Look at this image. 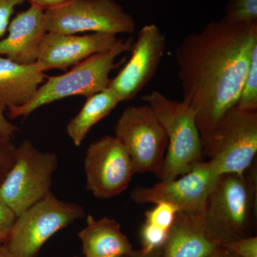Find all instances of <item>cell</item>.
Returning a JSON list of instances; mask_svg holds the SVG:
<instances>
[{"label":"cell","mask_w":257,"mask_h":257,"mask_svg":"<svg viewBox=\"0 0 257 257\" xmlns=\"http://www.w3.org/2000/svg\"><path fill=\"white\" fill-rule=\"evenodd\" d=\"M256 45L257 24L220 20L189 34L176 48L182 100L195 111L202 140L237 105Z\"/></svg>","instance_id":"6da1fadb"},{"label":"cell","mask_w":257,"mask_h":257,"mask_svg":"<svg viewBox=\"0 0 257 257\" xmlns=\"http://www.w3.org/2000/svg\"><path fill=\"white\" fill-rule=\"evenodd\" d=\"M250 172L221 174L206 198L199 220L219 246L253 235L256 171Z\"/></svg>","instance_id":"7a4b0ae2"},{"label":"cell","mask_w":257,"mask_h":257,"mask_svg":"<svg viewBox=\"0 0 257 257\" xmlns=\"http://www.w3.org/2000/svg\"><path fill=\"white\" fill-rule=\"evenodd\" d=\"M135 38L118 40L110 50L96 54L79 62L69 72L61 75L47 77L45 84L38 88L33 98L25 105L9 108L11 119L29 116L39 108L64 98L76 95L87 96L102 92L109 86V74L119 64L118 56L131 51Z\"/></svg>","instance_id":"3957f363"},{"label":"cell","mask_w":257,"mask_h":257,"mask_svg":"<svg viewBox=\"0 0 257 257\" xmlns=\"http://www.w3.org/2000/svg\"><path fill=\"white\" fill-rule=\"evenodd\" d=\"M142 99L151 107L168 138L165 162L157 175L159 179L177 178L188 173L196 164L204 160L195 111L187 102L172 100L159 91L145 94Z\"/></svg>","instance_id":"277c9868"},{"label":"cell","mask_w":257,"mask_h":257,"mask_svg":"<svg viewBox=\"0 0 257 257\" xmlns=\"http://www.w3.org/2000/svg\"><path fill=\"white\" fill-rule=\"evenodd\" d=\"M202 153L220 175H243L256 156L257 110L228 111L202 140Z\"/></svg>","instance_id":"5b68a950"},{"label":"cell","mask_w":257,"mask_h":257,"mask_svg":"<svg viewBox=\"0 0 257 257\" xmlns=\"http://www.w3.org/2000/svg\"><path fill=\"white\" fill-rule=\"evenodd\" d=\"M84 216L82 206L50 192L16 218L4 244L13 257H37L52 236Z\"/></svg>","instance_id":"8992f818"},{"label":"cell","mask_w":257,"mask_h":257,"mask_svg":"<svg viewBox=\"0 0 257 257\" xmlns=\"http://www.w3.org/2000/svg\"><path fill=\"white\" fill-rule=\"evenodd\" d=\"M58 157L42 152L29 140L17 147L15 161L0 187V197L17 217L51 192Z\"/></svg>","instance_id":"52a82bcc"},{"label":"cell","mask_w":257,"mask_h":257,"mask_svg":"<svg viewBox=\"0 0 257 257\" xmlns=\"http://www.w3.org/2000/svg\"><path fill=\"white\" fill-rule=\"evenodd\" d=\"M114 135L127 151L135 174L160 173L168 138L148 104L126 106L114 125Z\"/></svg>","instance_id":"ba28073f"},{"label":"cell","mask_w":257,"mask_h":257,"mask_svg":"<svg viewBox=\"0 0 257 257\" xmlns=\"http://www.w3.org/2000/svg\"><path fill=\"white\" fill-rule=\"evenodd\" d=\"M47 32L77 35L84 32L130 34L136 30L133 15L115 0H71L45 11Z\"/></svg>","instance_id":"9c48e42d"},{"label":"cell","mask_w":257,"mask_h":257,"mask_svg":"<svg viewBox=\"0 0 257 257\" xmlns=\"http://www.w3.org/2000/svg\"><path fill=\"white\" fill-rule=\"evenodd\" d=\"M86 188L94 197L109 199L127 189L135 175L126 149L116 137H102L88 147L84 160Z\"/></svg>","instance_id":"30bf717a"},{"label":"cell","mask_w":257,"mask_h":257,"mask_svg":"<svg viewBox=\"0 0 257 257\" xmlns=\"http://www.w3.org/2000/svg\"><path fill=\"white\" fill-rule=\"evenodd\" d=\"M220 175L214 162L202 160L188 173L172 180H161L152 187H139L130 193L137 204L171 203L199 219L209 191Z\"/></svg>","instance_id":"8fae6325"},{"label":"cell","mask_w":257,"mask_h":257,"mask_svg":"<svg viewBox=\"0 0 257 257\" xmlns=\"http://www.w3.org/2000/svg\"><path fill=\"white\" fill-rule=\"evenodd\" d=\"M165 48V35L155 24L145 25L138 32L131 58L107 87L120 102L134 99L147 87L156 74Z\"/></svg>","instance_id":"7c38bea8"},{"label":"cell","mask_w":257,"mask_h":257,"mask_svg":"<svg viewBox=\"0 0 257 257\" xmlns=\"http://www.w3.org/2000/svg\"><path fill=\"white\" fill-rule=\"evenodd\" d=\"M116 35L92 32L87 35H64L47 32L42 39L36 63L42 72L65 70L91 56L110 50Z\"/></svg>","instance_id":"4fadbf2b"},{"label":"cell","mask_w":257,"mask_h":257,"mask_svg":"<svg viewBox=\"0 0 257 257\" xmlns=\"http://www.w3.org/2000/svg\"><path fill=\"white\" fill-rule=\"evenodd\" d=\"M6 38L0 40V56L22 64L35 63L47 33L45 11L30 5L10 21Z\"/></svg>","instance_id":"5bb4252c"},{"label":"cell","mask_w":257,"mask_h":257,"mask_svg":"<svg viewBox=\"0 0 257 257\" xmlns=\"http://www.w3.org/2000/svg\"><path fill=\"white\" fill-rule=\"evenodd\" d=\"M220 246L209 237L199 218L179 211L162 250V257H210Z\"/></svg>","instance_id":"9a60e30c"},{"label":"cell","mask_w":257,"mask_h":257,"mask_svg":"<svg viewBox=\"0 0 257 257\" xmlns=\"http://www.w3.org/2000/svg\"><path fill=\"white\" fill-rule=\"evenodd\" d=\"M46 77L36 62L18 64L0 56V101L8 109L25 105Z\"/></svg>","instance_id":"2e32d148"},{"label":"cell","mask_w":257,"mask_h":257,"mask_svg":"<svg viewBox=\"0 0 257 257\" xmlns=\"http://www.w3.org/2000/svg\"><path fill=\"white\" fill-rule=\"evenodd\" d=\"M86 256H125L133 251V244L114 219H95L88 215L87 226L78 234Z\"/></svg>","instance_id":"e0dca14e"},{"label":"cell","mask_w":257,"mask_h":257,"mask_svg":"<svg viewBox=\"0 0 257 257\" xmlns=\"http://www.w3.org/2000/svg\"><path fill=\"white\" fill-rule=\"evenodd\" d=\"M119 103L118 98L108 88L87 96L81 110L67 126V135L74 145L80 146L91 128L107 116Z\"/></svg>","instance_id":"ac0fdd59"},{"label":"cell","mask_w":257,"mask_h":257,"mask_svg":"<svg viewBox=\"0 0 257 257\" xmlns=\"http://www.w3.org/2000/svg\"><path fill=\"white\" fill-rule=\"evenodd\" d=\"M236 106L246 110H257V45L251 52L249 66Z\"/></svg>","instance_id":"d6986e66"},{"label":"cell","mask_w":257,"mask_h":257,"mask_svg":"<svg viewBox=\"0 0 257 257\" xmlns=\"http://www.w3.org/2000/svg\"><path fill=\"white\" fill-rule=\"evenodd\" d=\"M221 20L230 24H257V0H229Z\"/></svg>","instance_id":"ffe728a7"},{"label":"cell","mask_w":257,"mask_h":257,"mask_svg":"<svg viewBox=\"0 0 257 257\" xmlns=\"http://www.w3.org/2000/svg\"><path fill=\"white\" fill-rule=\"evenodd\" d=\"M179 209L171 203L162 202L145 212V222L169 231Z\"/></svg>","instance_id":"44dd1931"},{"label":"cell","mask_w":257,"mask_h":257,"mask_svg":"<svg viewBox=\"0 0 257 257\" xmlns=\"http://www.w3.org/2000/svg\"><path fill=\"white\" fill-rule=\"evenodd\" d=\"M168 232L145 222L141 230V249L145 251L162 249Z\"/></svg>","instance_id":"7402d4cb"},{"label":"cell","mask_w":257,"mask_h":257,"mask_svg":"<svg viewBox=\"0 0 257 257\" xmlns=\"http://www.w3.org/2000/svg\"><path fill=\"white\" fill-rule=\"evenodd\" d=\"M220 247L239 257H257V236H247L223 243Z\"/></svg>","instance_id":"603a6c76"},{"label":"cell","mask_w":257,"mask_h":257,"mask_svg":"<svg viewBox=\"0 0 257 257\" xmlns=\"http://www.w3.org/2000/svg\"><path fill=\"white\" fill-rule=\"evenodd\" d=\"M16 149L12 140L0 138V187L14 163Z\"/></svg>","instance_id":"cb8c5ba5"},{"label":"cell","mask_w":257,"mask_h":257,"mask_svg":"<svg viewBox=\"0 0 257 257\" xmlns=\"http://www.w3.org/2000/svg\"><path fill=\"white\" fill-rule=\"evenodd\" d=\"M26 0H0V38L8 30L15 8Z\"/></svg>","instance_id":"d4e9b609"},{"label":"cell","mask_w":257,"mask_h":257,"mask_svg":"<svg viewBox=\"0 0 257 257\" xmlns=\"http://www.w3.org/2000/svg\"><path fill=\"white\" fill-rule=\"evenodd\" d=\"M17 216L0 197V235L9 234Z\"/></svg>","instance_id":"484cf974"},{"label":"cell","mask_w":257,"mask_h":257,"mask_svg":"<svg viewBox=\"0 0 257 257\" xmlns=\"http://www.w3.org/2000/svg\"><path fill=\"white\" fill-rule=\"evenodd\" d=\"M8 108L0 101V138L12 140L15 134L20 131L18 126L10 121L5 115V111Z\"/></svg>","instance_id":"4316f807"},{"label":"cell","mask_w":257,"mask_h":257,"mask_svg":"<svg viewBox=\"0 0 257 257\" xmlns=\"http://www.w3.org/2000/svg\"><path fill=\"white\" fill-rule=\"evenodd\" d=\"M26 1L29 2L30 5L36 6L43 11H46V10L54 9L67 4L71 0H26Z\"/></svg>","instance_id":"83f0119b"},{"label":"cell","mask_w":257,"mask_h":257,"mask_svg":"<svg viewBox=\"0 0 257 257\" xmlns=\"http://www.w3.org/2000/svg\"><path fill=\"white\" fill-rule=\"evenodd\" d=\"M162 250L157 249L152 251H145L143 250L134 249L131 253L124 257H162Z\"/></svg>","instance_id":"f1b7e54d"},{"label":"cell","mask_w":257,"mask_h":257,"mask_svg":"<svg viewBox=\"0 0 257 257\" xmlns=\"http://www.w3.org/2000/svg\"><path fill=\"white\" fill-rule=\"evenodd\" d=\"M0 257H13L5 244L0 246Z\"/></svg>","instance_id":"f546056e"},{"label":"cell","mask_w":257,"mask_h":257,"mask_svg":"<svg viewBox=\"0 0 257 257\" xmlns=\"http://www.w3.org/2000/svg\"><path fill=\"white\" fill-rule=\"evenodd\" d=\"M226 250L224 249V248H220L210 257H225L226 256Z\"/></svg>","instance_id":"4dcf8cb0"},{"label":"cell","mask_w":257,"mask_h":257,"mask_svg":"<svg viewBox=\"0 0 257 257\" xmlns=\"http://www.w3.org/2000/svg\"><path fill=\"white\" fill-rule=\"evenodd\" d=\"M8 235H0V246L4 244L7 238H8Z\"/></svg>","instance_id":"1f68e13d"},{"label":"cell","mask_w":257,"mask_h":257,"mask_svg":"<svg viewBox=\"0 0 257 257\" xmlns=\"http://www.w3.org/2000/svg\"><path fill=\"white\" fill-rule=\"evenodd\" d=\"M225 257H239L237 255L234 254V253H230L229 251H226V256Z\"/></svg>","instance_id":"d6a6232c"},{"label":"cell","mask_w":257,"mask_h":257,"mask_svg":"<svg viewBox=\"0 0 257 257\" xmlns=\"http://www.w3.org/2000/svg\"><path fill=\"white\" fill-rule=\"evenodd\" d=\"M74 257H124V256H74Z\"/></svg>","instance_id":"836d02e7"}]
</instances>
